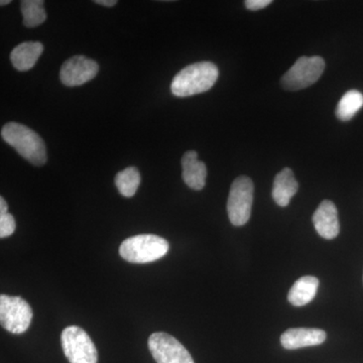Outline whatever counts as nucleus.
<instances>
[{
	"mask_svg": "<svg viewBox=\"0 0 363 363\" xmlns=\"http://www.w3.org/2000/svg\"><path fill=\"white\" fill-rule=\"evenodd\" d=\"M183 180L186 185L193 190L200 191L205 187L207 178V168L204 162L198 160L195 150H188L182 157Z\"/></svg>",
	"mask_w": 363,
	"mask_h": 363,
	"instance_id": "12",
	"label": "nucleus"
},
{
	"mask_svg": "<svg viewBox=\"0 0 363 363\" xmlns=\"http://www.w3.org/2000/svg\"><path fill=\"white\" fill-rule=\"evenodd\" d=\"M271 4V0H247L245 2V7L252 11H260V9L269 6Z\"/></svg>",
	"mask_w": 363,
	"mask_h": 363,
	"instance_id": "20",
	"label": "nucleus"
},
{
	"mask_svg": "<svg viewBox=\"0 0 363 363\" xmlns=\"http://www.w3.org/2000/svg\"><path fill=\"white\" fill-rule=\"evenodd\" d=\"M11 0H1V1H0V6H6V4H11Z\"/></svg>",
	"mask_w": 363,
	"mask_h": 363,
	"instance_id": "23",
	"label": "nucleus"
},
{
	"mask_svg": "<svg viewBox=\"0 0 363 363\" xmlns=\"http://www.w3.org/2000/svg\"><path fill=\"white\" fill-rule=\"evenodd\" d=\"M99 66L94 60L85 56H74L67 60L60 70V79L64 85L76 87L96 77Z\"/></svg>",
	"mask_w": 363,
	"mask_h": 363,
	"instance_id": "9",
	"label": "nucleus"
},
{
	"mask_svg": "<svg viewBox=\"0 0 363 363\" xmlns=\"http://www.w3.org/2000/svg\"><path fill=\"white\" fill-rule=\"evenodd\" d=\"M324 330L316 328H291L281 335V343L286 350H298L320 345L326 340Z\"/></svg>",
	"mask_w": 363,
	"mask_h": 363,
	"instance_id": "11",
	"label": "nucleus"
},
{
	"mask_svg": "<svg viewBox=\"0 0 363 363\" xmlns=\"http://www.w3.org/2000/svg\"><path fill=\"white\" fill-rule=\"evenodd\" d=\"M1 138L23 159L35 166H43L47 162V150L44 140L28 126L18 123H6L2 128Z\"/></svg>",
	"mask_w": 363,
	"mask_h": 363,
	"instance_id": "2",
	"label": "nucleus"
},
{
	"mask_svg": "<svg viewBox=\"0 0 363 363\" xmlns=\"http://www.w3.org/2000/svg\"><path fill=\"white\" fill-rule=\"evenodd\" d=\"M149 350L157 363H194L183 344L164 332L150 336Z\"/></svg>",
	"mask_w": 363,
	"mask_h": 363,
	"instance_id": "8",
	"label": "nucleus"
},
{
	"mask_svg": "<svg viewBox=\"0 0 363 363\" xmlns=\"http://www.w3.org/2000/svg\"><path fill=\"white\" fill-rule=\"evenodd\" d=\"M324 70L325 61L321 57H301L281 77V86L286 91L305 89L316 83Z\"/></svg>",
	"mask_w": 363,
	"mask_h": 363,
	"instance_id": "5",
	"label": "nucleus"
},
{
	"mask_svg": "<svg viewBox=\"0 0 363 363\" xmlns=\"http://www.w3.org/2000/svg\"><path fill=\"white\" fill-rule=\"evenodd\" d=\"M95 4H100L106 7H112L117 4L116 0H95Z\"/></svg>",
	"mask_w": 363,
	"mask_h": 363,
	"instance_id": "21",
	"label": "nucleus"
},
{
	"mask_svg": "<svg viewBox=\"0 0 363 363\" xmlns=\"http://www.w3.org/2000/svg\"><path fill=\"white\" fill-rule=\"evenodd\" d=\"M16 230V220L11 214L0 215V238H6Z\"/></svg>",
	"mask_w": 363,
	"mask_h": 363,
	"instance_id": "19",
	"label": "nucleus"
},
{
	"mask_svg": "<svg viewBox=\"0 0 363 363\" xmlns=\"http://www.w3.org/2000/svg\"><path fill=\"white\" fill-rule=\"evenodd\" d=\"M255 187L252 179L241 176L234 180L227 201L229 220L234 226L247 224L252 214Z\"/></svg>",
	"mask_w": 363,
	"mask_h": 363,
	"instance_id": "4",
	"label": "nucleus"
},
{
	"mask_svg": "<svg viewBox=\"0 0 363 363\" xmlns=\"http://www.w3.org/2000/svg\"><path fill=\"white\" fill-rule=\"evenodd\" d=\"M43 0H23L21 2V13H23V25L26 28H35L42 25L47 18Z\"/></svg>",
	"mask_w": 363,
	"mask_h": 363,
	"instance_id": "17",
	"label": "nucleus"
},
{
	"mask_svg": "<svg viewBox=\"0 0 363 363\" xmlns=\"http://www.w3.org/2000/svg\"><path fill=\"white\" fill-rule=\"evenodd\" d=\"M44 45L39 42H26L16 45L11 54V63L18 71H28L37 64Z\"/></svg>",
	"mask_w": 363,
	"mask_h": 363,
	"instance_id": "14",
	"label": "nucleus"
},
{
	"mask_svg": "<svg viewBox=\"0 0 363 363\" xmlns=\"http://www.w3.org/2000/svg\"><path fill=\"white\" fill-rule=\"evenodd\" d=\"M169 252V242L155 234H140L121 243L119 255L133 264H149L162 259Z\"/></svg>",
	"mask_w": 363,
	"mask_h": 363,
	"instance_id": "3",
	"label": "nucleus"
},
{
	"mask_svg": "<svg viewBox=\"0 0 363 363\" xmlns=\"http://www.w3.org/2000/svg\"><path fill=\"white\" fill-rule=\"evenodd\" d=\"M318 288L319 279L311 276L302 277L291 288L288 295L289 302L296 307L309 304L314 300Z\"/></svg>",
	"mask_w": 363,
	"mask_h": 363,
	"instance_id": "15",
	"label": "nucleus"
},
{
	"mask_svg": "<svg viewBox=\"0 0 363 363\" xmlns=\"http://www.w3.org/2000/svg\"><path fill=\"white\" fill-rule=\"evenodd\" d=\"M140 174L135 167H130L119 172L116 176V186L123 197L130 198L135 195L140 187Z\"/></svg>",
	"mask_w": 363,
	"mask_h": 363,
	"instance_id": "18",
	"label": "nucleus"
},
{
	"mask_svg": "<svg viewBox=\"0 0 363 363\" xmlns=\"http://www.w3.org/2000/svg\"><path fill=\"white\" fill-rule=\"evenodd\" d=\"M313 223L318 234L325 240L337 238L340 225L335 204L330 200H324L313 215Z\"/></svg>",
	"mask_w": 363,
	"mask_h": 363,
	"instance_id": "10",
	"label": "nucleus"
},
{
	"mask_svg": "<svg viewBox=\"0 0 363 363\" xmlns=\"http://www.w3.org/2000/svg\"><path fill=\"white\" fill-rule=\"evenodd\" d=\"M298 184L292 169L285 168L276 176L272 186V199L281 207L288 206L291 199L297 194Z\"/></svg>",
	"mask_w": 363,
	"mask_h": 363,
	"instance_id": "13",
	"label": "nucleus"
},
{
	"mask_svg": "<svg viewBox=\"0 0 363 363\" xmlns=\"http://www.w3.org/2000/svg\"><path fill=\"white\" fill-rule=\"evenodd\" d=\"M7 209H9V207H7L6 200H4V197L0 198V215L9 213V212H7Z\"/></svg>",
	"mask_w": 363,
	"mask_h": 363,
	"instance_id": "22",
	"label": "nucleus"
},
{
	"mask_svg": "<svg viewBox=\"0 0 363 363\" xmlns=\"http://www.w3.org/2000/svg\"><path fill=\"white\" fill-rule=\"evenodd\" d=\"M363 106V95L357 90H350L341 98L336 108V116L340 121H348L354 117Z\"/></svg>",
	"mask_w": 363,
	"mask_h": 363,
	"instance_id": "16",
	"label": "nucleus"
},
{
	"mask_svg": "<svg viewBox=\"0 0 363 363\" xmlns=\"http://www.w3.org/2000/svg\"><path fill=\"white\" fill-rule=\"evenodd\" d=\"M62 348L70 363H97L98 352L89 335L78 326H69L61 335Z\"/></svg>",
	"mask_w": 363,
	"mask_h": 363,
	"instance_id": "6",
	"label": "nucleus"
},
{
	"mask_svg": "<svg viewBox=\"0 0 363 363\" xmlns=\"http://www.w3.org/2000/svg\"><path fill=\"white\" fill-rule=\"evenodd\" d=\"M219 71L211 62H199L182 69L172 81V93L177 97H189L211 89Z\"/></svg>",
	"mask_w": 363,
	"mask_h": 363,
	"instance_id": "1",
	"label": "nucleus"
},
{
	"mask_svg": "<svg viewBox=\"0 0 363 363\" xmlns=\"http://www.w3.org/2000/svg\"><path fill=\"white\" fill-rule=\"evenodd\" d=\"M33 310L21 297L0 296V323L13 334L25 333L32 323Z\"/></svg>",
	"mask_w": 363,
	"mask_h": 363,
	"instance_id": "7",
	"label": "nucleus"
}]
</instances>
